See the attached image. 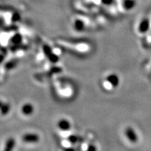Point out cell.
<instances>
[{"instance_id":"cell-2","label":"cell","mask_w":151,"mask_h":151,"mask_svg":"<svg viewBox=\"0 0 151 151\" xmlns=\"http://www.w3.org/2000/svg\"><path fill=\"white\" fill-rule=\"evenodd\" d=\"M35 106L30 102H25L20 106V113L24 117H29L32 116L35 113Z\"/></svg>"},{"instance_id":"cell-6","label":"cell","mask_w":151,"mask_h":151,"mask_svg":"<svg viewBox=\"0 0 151 151\" xmlns=\"http://www.w3.org/2000/svg\"><path fill=\"white\" fill-rule=\"evenodd\" d=\"M16 146V140L13 137H10L5 142L3 151H14Z\"/></svg>"},{"instance_id":"cell-10","label":"cell","mask_w":151,"mask_h":151,"mask_svg":"<svg viewBox=\"0 0 151 151\" xmlns=\"http://www.w3.org/2000/svg\"><path fill=\"white\" fill-rule=\"evenodd\" d=\"M69 141H70L71 143H75L76 142V141H78V140H77V138H76V137H74V136H72V137H69Z\"/></svg>"},{"instance_id":"cell-1","label":"cell","mask_w":151,"mask_h":151,"mask_svg":"<svg viewBox=\"0 0 151 151\" xmlns=\"http://www.w3.org/2000/svg\"><path fill=\"white\" fill-rule=\"evenodd\" d=\"M21 141L24 143L35 144L40 141V137L37 133L34 132H27L21 136Z\"/></svg>"},{"instance_id":"cell-7","label":"cell","mask_w":151,"mask_h":151,"mask_svg":"<svg viewBox=\"0 0 151 151\" xmlns=\"http://www.w3.org/2000/svg\"><path fill=\"white\" fill-rule=\"evenodd\" d=\"M149 28H150V21L148 19L145 18L139 24V31L141 33H145L148 31Z\"/></svg>"},{"instance_id":"cell-9","label":"cell","mask_w":151,"mask_h":151,"mask_svg":"<svg viewBox=\"0 0 151 151\" xmlns=\"http://www.w3.org/2000/svg\"><path fill=\"white\" fill-rule=\"evenodd\" d=\"M86 151H97V148L94 145H90Z\"/></svg>"},{"instance_id":"cell-5","label":"cell","mask_w":151,"mask_h":151,"mask_svg":"<svg viewBox=\"0 0 151 151\" xmlns=\"http://www.w3.org/2000/svg\"><path fill=\"white\" fill-rule=\"evenodd\" d=\"M106 82L111 85L113 88H116L119 85V78L118 76L115 73H111L107 76V77L105 79Z\"/></svg>"},{"instance_id":"cell-8","label":"cell","mask_w":151,"mask_h":151,"mask_svg":"<svg viewBox=\"0 0 151 151\" xmlns=\"http://www.w3.org/2000/svg\"><path fill=\"white\" fill-rule=\"evenodd\" d=\"M73 28L78 32H81L85 29V22L81 19H76L73 21Z\"/></svg>"},{"instance_id":"cell-3","label":"cell","mask_w":151,"mask_h":151,"mask_svg":"<svg viewBox=\"0 0 151 151\" xmlns=\"http://www.w3.org/2000/svg\"><path fill=\"white\" fill-rule=\"evenodd\" d=\"M56 127L60 131L68 132L71 129L72 124L69 119L62 118L58 120L56 123Z\"/></svg>"},{"instance_id":"cell-4","label":"cell","mask_w":151,"mask_h":151,"mask_svg":"<svg viewBox=\"0 0 151 151\" xmlns=\"http://www.w3.org/2000/svg\"><path fill=\"white\" fill-rule=\"evenodd\" d=\"M124 134H125V137H127L128 141H130L131 143H137L138 139H139L136 132L131 127H128L126 128L125 131H124Z\"/></svg>"}]
</instances>
